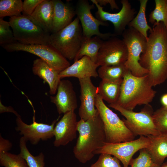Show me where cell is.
I'll list each match as a JSON object with an SVG mask.
<instances>
[{"instance_id":"6da1fadb","label":"cell","mask_w":167,"mask_h":167,"mask_svg":"<svg viewBox=\"0 0 167 167\" xmlns=\"http://www.w3.org/2000/svg\"><path fill=\"white\" fill-rule=\"evenodd\" d=\"M149 32L146 51L141 54L139 63L148 71L153 87L167 79V28L162 22L155 23Z\"/></svg>"},{"instance_id":"7a4b0ae2","label":"cell","mask_w":167,"mask_h":167,"mask_svg":"<svg viewBox=\"0 0 167 167\" xmlns=\"http://www.w3.org/2000/svg\"><path fill=\"white\" fill-rule=\"evenodd\" d=\"M77 130L79 135L73 152L75 157L84 164L91 160L95 152L106 142L104 125L99 114L86 121L80 119L78 121Z\"/></svg>"},{"instance_id":"3957f363","label":"cell","mask_w":167,"mask_h":167,"mask_svg":"<svg viewBox=\"0 0 167 167\" xmlns=\"http://www.w3.org/2000/svg\"><path fill=\"white\" fill-rule=\"evenodd\" d=\"M152 87L148 74L136 76L128 70L123 78L119 96L116 104L132 111L137 105L149 104L156 93Z\"/></svg>"},{"instance_id":"277c9868","label":"cell","mask_w":167,"mask_h":167,"mask_svg":"<svg viewBox=\"0 0 167 167\" xmlns=\"http://www.w3.org/2000/svg\"><path fill=\"white\" fill-rule=\"evenodd\" d=\"M9 22L14 37L25 45H49L51 33L31 15L23 14L10 17Z\"/></svg>"},{"instance_id":"5b68a950","label":"cell","mask_w":167,"mask_h":167,"mask_svg":"<svg viewBox=\"0 0 167 167\" xmlns=\"http://www.w3.org/2000/svg\"><path fill=\"white\" fill-rule=\"evenodd\" d=\"M79 22L76 17L67 26L50 34L49 45L70 60H74L84 39Z\"/></svg>"},{"instance_id":"8992f818","label":"cell","mask_w":167,"mask_h":167,"mask_svg":"<svg viewBox=\"0 0 167 167\" xmlns=\"http://www.w3.org/2000/svg\"><path fill=\"white\" fill-rule=\"evenodd\" d=\"M95 106L103 124L106 143H117L134 140L135 136L123 121L106 105L98 94Z\"/></svg>"},{"instance_id":"52a82bcc","label":"cell","mask_w":167,"mask_h":167,"mask_svg":"<svg viewBox=\"0 0 167 167\" xmlns=\"http://www.w3.org/2000/svg\"><path fill=\"white\" fill-rule=\"evenodd\" d=\"M108 106L118 111L125 117L126 119L122 120L135 136L156 135L160 134L154 124L152 118L154 112L149 104L145 105L138 112L125 109L116 104H109Z\"/></svg>"},{"instance_id":"ba28073f","label":"cell","mask_w":167,"mask_h":167,"mask_svg":"<svg viewBox=\"0 0 167 167\" xmlns=\"http://www.w3.org/2000/svg\"><path fill=\"white\" fill-rule=\"evenodd\" d=\"M122 35L128 50V58L125 64L126 68L136 76L148 74V71L141 66L139 63L140 56L146 49L147 40L145 37L130 27L126 29Z\"/></svg>"},{"instance_id":"9c48e42d","label":"cell","mask_w":167,"mask_h":167,"mask_svg":"<svg viewBox=\"0 0 167 167\" xmlns=\"http://www.w3.org/2000/svg\"><path fill=\"white\" fill-rule=\"evenodd\" d=\"M2 46L9 52L23 51L34 54L45 61L59 73L70 66L68 60L50 45H27L17 42Z\"/></svg>"},{"instance_id":"30bf717a","label":"cell","mask_w":167,"mask_h":167,"mask_svg":"<svg viewBox=\"0 0 167 167\" xmlns=\"http://www.w3.org/2000/svg\"><path fill=\"white\" fill-rule=\"evenodd\" d=\"M149 139L140 136L135 140L117 143L105 142L95 152V154L106 153L113 156L120 161L123 167H128L134 154L138 151L147 148L149 145Z\"/></svg>"},{"instance_id":"8fae6325","label":"cell","mask_w":167,"mask_h":167,"mask_svg":"<svg viewBox=\"0 0 167 167\" xmlns=\"http://www.w3.org/2000/svg\"><path fill=\"white\" fill-rule=\"evenodd\" d=\"M95 6L94 4H90L87 0H79L77 3L75 10L76 15L81 23L84 37L89 38L93 36H97L104 41L112 36H116L113 33H102L100 32V25L107 26L108 24L100 20L92 15L91 10L95 8Z\"/></svg>"},{"instance_id":"7c38bea8","label":"cell","mask_w":167,"mask_h":167,"mask_svg":"<svg viewBox=\"0 0 167 167\" xmlns=\"http://www.w3.org/2000/svg\"><path fill=\"white\" fill-rule=\"evenodd\" d=\"M128 54L127 47L123 40L112 36L103 41L96 63L99 66L125 64Z\"/></svg>"},{"instance_id":"4fadbf2b","label":"cell","mask_w":167,"mask_h":167,"mask_svg":"<svg viewBox=\"0 0 167 167\" xmlns=\"http://www.w3.org/2000/svg\"><path fill=\"white\" fill-rule=\"evenodd\" d=\"M91 2L97 8L95 13L97 19L100 20L107 22L109 21L113 24L114 28V34L116 36L122 35L130 22L135 16L136 11L132 8L127 0H122L120 2L122 8L118 13H112L105 11L103 7L100 6L96 0H91Z\"/></svg>"},{"instance_id":"5bb4252c","label":"cell","mask_w":167,"mask_h":167,"mask_svg":"<svg viewBox=\"0 0 167 167\" xmlns=\"http://www.w3.org/2000/svg\"><path fill=\"white\" fill-rule=\"evenodd\" d=\"M59 118L60 116L49 125L37 122L33 116L32 123L28 125L23 121L21 116L17 117L15 129L23 136L26 142L29 141L33 145H36L41 140L47 141L54 136L55 125Z\"/></svg>"},{"instance_id":"9a60e30c","label":"cell","mask_w":167,"mask_h":167,"mask_svg":"<svg viewBox=\"0 0 167 167\" xmlns=\"http://www.w3.org/2000/svg\"><path fill=\"white\" fill-rule=\"evenodd\" d=\"M80 86V105L79 114L84 121L94 118L99 114L95 106L97 87L92 84L91 78L79 79Z\"/></svg>"},{"instance_id":"2e32d148","label":"cell","mask_w":167,"mask_h":167,"mask_svg":"<svg viewBox=\"0 0 167 167\" xmlns=\"http://www.w3.org/2000/svg\"><path fill=\"white\" fill-rule=\"evenodd\" d=\"M76 115L74 111L68 112L56 123L54 130V146H65L75 139L77 136Z\"/></svg>"},{"instance_id":"e0dca14e","label":"cell","mask_w":167,"mask_h":167,"mask_svg":"<svg viewBox=\"0 0 167 167\" xmlns=\"http://www.w3.org/2000/svg\"><path fill=\"white\" fill-rule=\"evenodd\" d=\"M50 101L54 104L59 114L74 111L77 107L76 93L71 82L68 80H61L56 94L50 97Z\"/></svg>"},{"instance_id":"ac0fdd59","label":"cell","mask_w":167,"mask_h":167,"mask_svg":"<svg viewBox=\"0 0 167 167\" xmlns=\"http://www.w3.org/2000/svg\"><path fill=\"white\" fill-rule=\"evenodd\" d=\"M98 66L87 56H84L59 73L61 79L67 77L79 79L98 76L97 68Z\"/></svg>"},{"instance_id":"d6986e66","label":"cell","mask_w":167,"mask_h":167,"mask_svg":"<svg viewBox=\"0 0 167 167\" xmlns=\"http://www.w3.org/2000/svg\"><path fill=\"white\" fill-rule=\"evenodd\" d=\"M54 13L50 33H56L70 24L76 15L75 10L68 3L52 0Z\"/></svg>"},{"instance_id":"ffe728a7","label":"cell","mask_w":167,"mask_h":167,"mask_svg":"<svg viewBox=\"0 0 167 167\" xmlns=\"http://www.w3.org/2000/svg\"><path fill=\"white\" fill-rule=\"evenodd\" d=\"M32 69L34 75H37L48 84L51 95L56 93L58 85L61 80L59 73L40 58H37L33 61Z\"/></svg>"},{"instance_id":"44dd1931","label":"cell","mask_w":167,"mask_h":167,"mask_svg":"<svg viewBox=\"0 0 167 167\" xmlns=\"http://www.w3.org/2000/svg\"><path fill=\"white\" fill-rule=\"evenodd\" d=\"M150 143L146 149L154 162L160 166L167 157V133L149 135Z\"/></svg>"},{"instance_id":"7402d4cb","label":"cell","mask_w":167,"mask_h":167,"mask_svg":"<svg viewBox=\"0 0 167 167\" xmlns=\"http://www.w3.org/2000/svg\"><path fill=\"white\" fill-rule=\"evenodd\" d=\"M54 13L53 0H44L31 16L50 33Z\"/></svg>"},{"instance_id":"603a6c76","label":"cell","mask_w":167,"mask_h":167,"mask_svg":"<svg viewBox=\"0 0 167 167\" xmlns=\"http://www.w3.org/2000/svg\"><path fill=\"white\" fill-rule=\"evenodd\" d=\"M103 40L97 36L89 38H85L83 41L74 62L84 56L89 57L95 63L97 55Z\"/></svg>"},{"instance_id":"cb8c5ba5","label":"cell","mask_w":167,"mask_h":167,"mask_svg":"<svg viewBox=\"0 0 167 167\" xmlns=\"http://www.w3.org/2000/svg\"><path fill=\"white\" fill-rule=\"evenodd\" d=\"M122 83L102 80L97 87V94L109 104H116L119 96Z\"/></svg>"},{"instance_id":"d4e9b609","label":"cell","mask_w":167,"mask_h":167,"mask_svg":"<svg viewBox=\"0 0 167 167\" xmlns=\"http://www.w3.org/2000/svg\"><path fill=\"white\" fill-rule=\"evenodd\" d=\"M128 70L125 64L101 66L97 72L102 80L122 83L123 76Z\"/></svg>"},{"instance_id":"484cf974","label":"cell","mask_w":167,"mask_h":167,"mask_svg":"<svg viewBox=\"0 0 167 167\" xmlns=\"http://www.w3.org/2000/svg\"><path fill=\"white\" fill-rule=\"evenodd\" d=\"M140 8L138 13L128 25V27L132 28L143 36L147 40L148 38L147 32L152 30L147 22L145 12L148 0H140Z\"/></svg>"},{"instance_id":"4316f807","label":"cell","mask_w":167,"mask_h":167,"mask_svg":"<svg viewBox=\"0 0 167 167\" xmlns=\"http://www.w3.org/2000/svg\"><path fill=\"white\" fill-rule=\"evenodd\" d=\"M19 146L20 153L25 159L29 167H45L44 154L41 152L37 156L33 155L28 150L26 142L23 137L20 139Z\"/></svg>"},{"instance_id":"83f0119b","label":"cell","mask_w":167,"mask_h":167,"mask_svg":"<svg viewBox=\"0 0 167 167\" xmlns=\"http://www.w3.org/2000/svg\"><path fill=\"white\" fill-rule=\"evenodd\" d=\"M23 5L21 0H0V18L20 15L23 11Z\"/></svg>"},{"instance_id":"f1b7e54d","label":"cell","mask_w":167,"mask_h":167,"mask_svg":"<svg viewBox=\"0 0 167 167\" xmlns=\"http://www.w3.org/2000/svg\"><path fill=\"white\" fill-rule=\"evenodd\" d=\"M0 165L4 167H29L20 153L17 155L8 152L0 153Z\"/></svg>"},{"instance_id":"f546056e","label":"cell","mask_w":167,"mask_h":167,"mask_svg":"<svg viewBox=\"0 0 167 167\" xmlns=\"http://www.w3.org/2000/svg\"><path fill=\"white\" fill-rule=\"evenodd\" d=\"M166 0H155V7L149 15V21L152 24L162 22L167 28Z\"/></svg>"},{"instance_id":"4dcf8cb0","label":"cell","mask_w":167,"mask_h":167,"mask_svg":"<svg viewBox=\"0 0 167 167\" xmlns=\"http://www.w3.org/2000/svg\"><path fill=\"white\" fill-rule=\"evenodd\" d=\"M130 167H159L153 161L146 148L139 150L138 156L131 160Z\"/></svg>"},{"instance_id":"1f68e13d","label":"cell","mask_w":167,"mask_h":167,"mask_svg":"<svg viewBox=\"0 0 167 167\" xmlns=\"http://www.w3.org/2000/svg\"><path fill=\"white\" fill-rule=\"evenodd\" d=\"M153 121L160 133H167V107L162 106L153 112Z\"/></svg>"},{"instance_id":"d6a6232c","label":"cell","mask_w":167,"mask_h":167,"mask_svg":"<svg viewBox=\"0 0 167 167\" xmlns=\"http://www.w3.org/2000/svg\"><path fill=\"white\" fill-rule=\"evenodd\" d=\"M9 21L0 18V45H3L17 42L15 39Z\"/></svg>"},{"instance_id":"836d02e7","label":"cell","mask_w":167,"mask_h":167,"mask_svg":"<svg viewBox=\"0 0 167 167\" xmlns=\"http://www.w3.org/2000/svg\"><path fill=\"white\" fill-rule=\"evenodd\" d=\"M89 167H122L120 161L108 154H100L97 160Z\"/></svg>"},{"instance_id":"e575fe53","label":"cell","mask_w":167,"mask_h":167,"mask_svg":"<svg viewBox=\"0 0 167 167\" xmlns=\"http://www.w3.org/2000/svg\"><path fill=\"white\" fill-rule=\"evenodd\" d=\"M44 0H24L23 2V14L31 15L38 5Z\"/></svg>"},{"instance_id":"d590c367","label":"cell","mask_w":167,"mask_h":167,"mask_svg":"<svg viewBox=\"0 0 167 167\" xmlns=\"http://www.w3.org/2000/svg\"><path fill=\"white\" fill-rule=\"evenodd\" d=\"M12 146V143L9 140L4 138L0 135V153L7 152Z\"/></svg>"},{"instance_id":"8d00e7d4","label":"cell","mask_w":167,"mask_h":167,"mask_svg":"<svg viewBox=\"0 0 167 167\" xmlns=\"http://www.w3.org/2000/svg\"><path fill=\"white\" fill-rule=\"evenodd\" d=\"M97 3L101 6H105L109 4L110 8L113 10L114 9L118 10L119 8L114 0H96Z\"/></svg>"},{"instance_id":"74e56055","label":"cell","mask_w":167,"mask_h":167,"mask_svg":"<svg viewBox=\"0 0 167 167\" xmlns=\"http://www.w3.org/2000/svg\"><path fill=\"white\" fill-rule=\"evenodd\" d=\"M5 112H11L14 113L17 117L21 116L17 113L11 107H7L3 105L0 101V113H2Z\"/></svg>"},{"instance_id":"f35d334b","label":"cell","mask_w":167,"mask_h":167,"mask_svg":"<svg viewBox=\"0 0 167 167\" xmlns=\"http://www.w3.org/2000/svg\"><path fill=\"white\" fill-rule=\"evenodd\" d=\"M161 102L163 106L167 107V93L163 95L161 97Z\"/></svg>"},{"instance_id":"ab89813d","label":"cell","mask_w":167,"mask_h":167,"mask_svg":"<svg viewBox=\"0 0 167 167\" xmlns=\"http://www.w3.org/2000/svg\"><path fill=\"white\" fill-rule=\"evenodd\" d=\"M159 167H167V161L163 163Z\"/></svg>"},{"instance_id":"60d3db41","label":"cell","mask_w":167,"mask_h":167,"mask_svg":"<svg viewBox=\"0 0 167 167\" xmlns=\"http://www.w3.org/2000/svg\"><path fill=\"white\" fill-rule=\"evenodd\" d=\"M166 11H167V0L166 1Z\"/></svg>"}]
</instances>
